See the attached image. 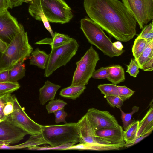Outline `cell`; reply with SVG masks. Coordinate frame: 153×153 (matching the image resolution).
Segmentation results:
<instances>
[{
    "instance_id": "26",
    "label": "cell",
    "mask_w": 153,
    "mask_h": 153,
    "mask_svg": "<svg viewBox=\"0 0 153 153\" xmlns=\"http://www.w3.org/2000/svg\"><path fill=\"white\" fill-rule=\"evenodd\" d=\"M20 87V85L18 82H0V96L11 94L19 89Z\"/></svg>"
},
{
    "instance_id": "44",
    "label": "cell",
    "mask_w": 153,
    "mask_h": 153,
    "mask_svg": "<svg viewBox=\"0 0 153 153\" xmlns=\"http://www.w3.org/2000/svg\"><path fill=\"white\" fill-rule=\"evenodd\" d=\"M8 45L0 38V51L1 53H2L5 51Z\"/></svg>"
},
{
    "instance_id": "11",
    "label": "cell",
    "mask_w": 153,
    "mask_h": 153,
    "mask_svg": "<svg viewBox=\"0 0 153 153\" xmlns=\"http://www.w3.org/2000/svg\"><path fill=\"white\" fill-rule=\"evenodd\" d=\"M21 24L6 10L0 13V38L9 45L19 32Z\"/></svg>"
},
{
    "instance_id": "19",
    "label": "cell",
    "mask_w": 153,
    "mask_h": 153,
    "mask_svg": "<svg viewBox=\"0 0 153 153\" xmlns=\"http://www.w3.org/2000/svg\"><path fill=\"white\" fill-rule=\"evenodd\" d=\"M48 57L49 54L37 48L32 51L28 59L30 65H35L40 68L45 69Z\"/></svg>"
},
{
    "instance_id": "43",
    "label": "cell",
    "mask_w": 153,
    "mask_h": 153,
    "mask_svg": "<svg viewBox=\"0 0 153 153\" xmlns=\"http://www.w3.org/2000/svg\"><path fill=\"white\" fill-rule=\"evenodd\" d=\"M112 43L113 46L117 49L119 50H122L123 49V46L120 41H117Z\"/></svg>"
},
{
    "instance_id": "10",
    "label": "cell",
    "mask_w": 153,
    "mask_h": 153,
    "mask_svg": "<svg viewBox=\"0 0 153 153\" xmlns=\"http://www.w3.org/2000/svg\"><path fill=\"white\" fill-rule=\"evenodd\" d=\"M93 129L96 131L102 128H114L119 125L115 117L109 111L92 108L86 114Z\"/></svg>"
},
{
    "instance_id": "16",
    "label": "cell",
    "mask_w": 153,
    "mask_h": 153,
    "mask_svg": "<svg viewBox=\"0 0 153 153\" xmlns=\"http://www.w3.org/2000/svg\"><path fill=\"white\" fill-rule=\"evenodd\" d=\"M60 87V85L48 80L45 81L43 86L39 90V99L40 104L43 105L48 101L53 100L57 91Z\"/></svg>"
},
{
    "instance_id": "3",
    "label": "cell",
    "mask_w": 153,
    "mask_h": 153,
    "mask_svg": "<svg viewBox=\"0 0 153 153\" xmlns=\"http://www.w3.org/2000/svg\"><path fill=\"white\" fill-rule=\"evenodd\" d=\"M33 51V48L29 42L27 33L21 24L19 32L1 53L0 72L9 70L20 62H24L28 59Z\"/></svg>"
},
{
    "instance_id": "46",
    "label": "cell",
    "mask_w": 153,
    "mask_h": 153,
    "mask_svg": "<svg viewBox=\"0 0 153 153\" xmlns=\"http://www.w3.org/2000/svg\"><path fill=\"white\" fill-rule=\"evenodd\" d=\"M1 53H1L0 51V58H1Z\"/></svg>"
},
{
    "instance_id": "15",
    "label": "cell",
    "mask_w": 153,
    "mask_h": 153,
    "mask_svg": "<svg viewBox=\"0 0 153 153\" xmlns=\"http://www.w3.org/2000/svg\"><path fill=\"white\" fill-rule=\"evenodd\" d=\"M150 108L145 116L139 121L137 133V137L152 133L153 130V105L152 100Z\"/></svg>"
},
{
    "instance_id": "31",
    "label": "cell",
    "mask_w": 153,
    "mask_h": 153,
    "mask_svg": "<svg viewBox=\"0 0 153 153\" xmlns=\"http://www.w3.org/2000/svg\"><path fill=\"white\" fill-rule=\"evenodd\" d=\"M137 37L144 39L147 42L153 39V23H151L144 27Z\"/></svg>"
},
{
    "instance_id": "18",
    "label": "cell",
    "mask_w": 153,
    "mask_h": 153,
    "mask_svg": "<svg viewBox=\"0 0 153 153\" xmlns=\"http://www.w3.org/2000/svg\"><path fill=\"white\" fill-rule=\"evenodd\" d=\"M72 38L68 35L55 32L52 38H46L36 42V45L48 44L51 48L62 45L69 42Z\"/></svg>"
},
{
    "instance_id": "23",
    "label": "cell",
    "mask_w": 153,
    "mask_h": 153,
    "mask_svg": "<svg viewBox=\"0 0 153 153\" xmlns=\"http://www.w3.org/2000/svg\"><path fill=\"white\" fill-rule=\"evenodd\" d=\"M153 58V39L147 42L146 45L139 58L136 60L141 69L146 62Z\"/></svg>"
},
{
    "instance_id": "40",
    "label": "cell",
    "mask_w": 153,
    "mask_h": 153,
    "mask_svg": "<svg viewBox=\"0 0 153 153\" xmlns=\"http://www.w3.org/2000/svg\"><path fill=\"white\" fill-rule=\"evenodd\" d=\"M11 8L9 0H0V13Z\"/></svg>"
},
{
    "instance_id": "14",
    "label": "cell",
    "mask_w": 153,
    "mask_h": 153,
    "mask_svg": "<svg viewBox=\"0 0 153 153\" xmlns=\"http://www.w3.org/2000/svg\"><path fill=\"white\" fill-rule=\"evenodd\" d=\"M122 127L114 128H102L95 131L96 135L110 142L112 144L125 143L123 137Z\"/></svg>"
},
{
    "instance_id": "30",
    "label": "cell",
    "mask_w": 153,
    "mask_h": 153,
    "mask_svg": "<svg viewBox=\"0 0 153 153\" xmlns=\"http://www.w3.org/2000/svg\"><path fill=\"white\" fill-rule=\"evenodd\" d=\"M75 144L73 143H68L62 144L59 146L51 147L50 146L39 147L38 146H33L29 147L27 148V149L30 150H65L68 149Z\"/></svg>"
},
{
    "instance_id": "8",
    "label": "cell",
    "mask_w": 153,
    "mask_h": 153,
    "mask_svg": "<svg viewBox=\"0 0 153 153\" xmlns=\"http://www.w3.org/2000/svg\"><path fill=\"white\" fill-rule=\"evenodd\" d=\"M13 112L5 120L25 131L28 134L32 135L41 134L42 125L36 123L29 117L14 95H13Z\"/></svg>"
},
{
    "instance_id": "41",
    "label": "cell",
    "mask_w": 153,
    "mask_h": 153,
    "mask_svg": "<svg viewBox=\"0 0 153 153\" xmlns=\"http://www.w3.org/2000/svg\"><path fill=\"white\" fill-rule=\"evenodd\" d=\"M10 81L9 70L3 71L0 72V82Z\"/></svg>"
},
{
    "instance_id": "33",
    "label": "cell",
    "mask_w": 153,
    "mask_h": 153,
    "mask_svg": "<svg viewBox=\"0 0 153 153\" xmlns=\"http://www.w3.org/2000/svg\"><path fill=\"white\" fill-rule=\"evenodd\" d=\"M139 67L135 58L131 59L129 64L127 65L126 72L128 73L131 76L135 78L139 73Z\"/></svg>"
},
{
    "instance_id": "5",
    "label": "cell",
    "mask_w": 153,
    "mask_h": 153,
    "mask_svg": "<svg viewBox=\"0 0 153 153\" xmlns=\"http://www.w3.org/2000/svg\"><path fill=\"white\" fill-rule=\"evenodd\" d=\"M41 133L44 139L51 147L70 142L76 144L80 140L77 123L42 125Z\"/></svg>"
},
{
    "instance_id": "1",
    "label": "cell",
    "mask_w": 153,
    "mask_h": 153,
    "mask_svg": "<svg viewBox=\"0 0 153 153\" xmlns=\"http://www.w3.org/2000/svg\"><path fill=\"white\" fill-rule=\"evenodd\" d=\"M89 18L109 35L127 42L136 34V21L125 5L119 0H84Z\"/></svg>"
},
{
    "instance_id": "34",
    "label": "cell",
    "mask_w": 153,
    "mask_h": 153,
    "mask_svg": "<svg viewBox=\"0 0 153 153\" xmlns=\"http://www.w3.org/2000/svg\"><path fill=\"white\" fill-rule=\"evenodd\" d=\"M108 103L112 107L119 109L123 105L124 101L118 96H105Z\"/></svg>"
},
{
    "instance_id": "25",
    "label": "cell",
    "mask_w": 153,
    "mask_h": 153,
    "mask_svg": "<svg viewBox=\"0 0 153 153\" xmlns=\"http://www.w3.org/2000/svg\"><path fill=\"white\" fill-rule=\"evenodd\" d=\"M147 42L144 39L137 37L135 39L132 51L134 58L136 60L139 58L145 49Z\"/></svg>"
},
{
    "instance_id": "48",
    "label": "cell",
    "mask_w": 153,
    "mask_h": 153,
    "mask_svg": "<svg viewBox=\"0 0 153 153\" xmlns=\"http://www.w3.org/2000/svg\"><path fill=\"white\" fill-rule=\"evenodd\" d=\"M2 120H0V122H1V121H2Z\"/></svg>"
},
{
    "instance_id": "21",
    "label": "cell",
    "mask_w": 153,
    "mask_h": 153,
    "mask_svg": "<svg viewBox=\"0 0 153 153\" xmlns=\"http://www.w3.org/2000/svg\"><path fill=\"white\" fill-rule=\"evenodd\" d=\"M86 88L85 85H71L62 89L59 95L66 98L75 100L79 97Z\"/></svg>"
},
{
    "instance_id": "42",
    "label": "cell",
    "mask_w": 153,
    "mask_h": 153,
    "mask_svg": "<svg viewBox=\"0 0 153 153\" xmlns=\"http://www.w3.org/2000/svg\"><path fill=\"white\" fill-rule=\"evenodd\" d=\"M11 8L21 5L25 0H9Z\"/></svg>"
},
{
    "instance_id": "17",
    "label": "cell",
    "mask_w": 153,
    "mask_h": 153,
    "mask_svg": "<svg viewBox=\"0 0 153 153\" xmlns=\"http://www.w3.org/2000/svg\"><path fill=\"white\" fill-rule=\"evenodd\" d=\"M44 144H48L44 139L41 133L38 134L31 135L27 141L21 144L14 145H4L0 146V149H20Z\"/></svg>"
},
{
    "instance_id": "38",
    "label": "cell",
    "mask_w": 153,
    "mask_h": 153,
    "mask_svg": "<svg viewBox=\"0 0 153 153\" xmlns=\"http://www.w3.org/2000/svg\"><path fill=\"white\" fill-rule=\"evenodd\" d=\"M150 134H148L142 136L137 137L133 140L127 143H125L124 147H125L128 148L133 145L137 144L139 142L145 137L149 136Z\"/></svg>"
},
{
    "instance_id": "24",
    "label": "cell",
    "mask_w": 153,
    "mask_h": 153,
    "mask_svg": "<svg viewBox=\"0 0 153 153\" xmlns=\"http://www.w3.org/2000/svg\"><path fill=\"white\" fill-rule=\"evenodd\" d=\"M139 122L138 120L132 121L126 130L123 131V140L125 143L130 142L137 137Z\"/></svg>"
},
{
    "instance_id": "47",
    "label": "cell",
    "mask_w": 153,
    "mask_h": 153,
    "mask_svg": "<svg viewBox=\"0 0 153 153\" xmlns=\"http://www.w3.org/2000/svg\"><path fill=\"white\" fill-rule=\"evenodd\" d=\"M2 95H3L0 96V97H1Z\"/></svg>"
},
{
    "instance_id": "35",
    "label": "cell",
    "mask_w": 153,
    "mask_h": 153,
    "mask_svg": "<svg viewBox=\"0 0 153 153\" xmlns=\"http://www.w3.org/2000/svg\"><path fill=\"white\" fill-rule=\"evenodd\" d=\"M14 105L13 95L11 94L6 102L3 109V114L5 118L11 114L13 111Z\"/></svg>"
},
{
    "instance_id": "2",
    "label": "cell",
    "mask_w": 153,
    "mask_h": 153,
    "mask_svg": "<svg viewBox=\"0 0 153 153\" xmlns=\"http://www.w3.org/2000/svg\"><path fill=\"white\" fill-rule=\"evenodd\" d=\"M29 4L28 12L36 20L45 16L49 22L63 24L68 22L73 15L64 0H25Z\"/></svg>"
},
{
    "instance_id": "6",
    "label": "cell",
    "mask_w": 153,
    "mask_h": 153,
    "mask_svg": "<svg viewBox=\"0 0 153 153\" xmlns=\"http://www.w3.org/2000/svg\"><path fill=\"white\" fill-rule=\"evenodd\" d=\"M79 45L73 38L67 43L51 48L46 63L44 75L47 77L60 67L65 65L76 55Z\"/></svg>"
},
{
    "instance_id": "28",
    "label": "cell",
    "mask_w": 153,
    "mask_h": 153,
    "mask_svg": "<svg viewBox=\"0 0 153 153\" xmlns=\"http://www.w3.org/2000/svg\"><path fill=\"white\" fill-rule=\"evenodd\" d=\"M67 103L60 99L50 101L46 106L48 114L54 113L66 106Z\"/></svg>"
},
{
    "instance_id": "13",
    "label": "cell",
    "mask_w": 153,
    "mask_h": 153,
    "mask_svg": "<svg viewBox=\"0 0 153 153\" xmlns=\"http://www.w3.org/2000/svg\"><path fill=\"white\" fill-rule=\"evenodd\" d=\"M27 134L26 131L6 120L0 122V140L9 145L19 143Z\"/></svg>"
},
{
    "instance_id": "22",
    "label": "cell",
    "mask_w": 153,
    "mask_h": 153,
    "mask_svg": "<svg viewBox=\"0 0 153 153\" xmlns=\"http://www.w3.org/2000/svg\"><path fill=\"white\" fill-rule=\"evenodd\" d=\"M25 66L24 61H21L9 70L10 81L17 82L25 75Z\"/></svg>"
},
{
    "instance_id": "27",
    "label": "cell",
    "mask_w": 153,
    "mask_h": 153,
    "mask_svg": "<svg viewBox=\"0 0 153 153\" xmlns=\"http://www.w3.org/2000/svg\"><path fill=\"white\" fill-rule=\"evenodd\" d=\"M98 88L105 96H118L116 85L112 84H100L98 86Z\"/></svg>"
},
{
    "instance_id": "32",
    "label": "cell",
    "mask_w": 153,
    "mask_h": 153,
    "mask_svg": "<svg viewBox=\"0 0 153 153\" xmlns=\"http://www.w3.org/2000/svg\"><path fill=\"white\" fill-rule=\"evenodd\" d=\"M117 89L118 96L124 101L129 99L135 92L125 86L117 85Z\"/></svg>"
},
{
    "instance_id": "12",
    "label": "cell",
    "mask_w": 153,
    "mask_h": 153,
    "mask_svg": "<svg viewBox=\"0 0 153 153\" xmlns=\"http://www.w3.org/2000/svg\"><path fill=\"white\" fill-rule=\"evenodd\" d=\"M79 134L80 143L84 144H111L108 141L97 136L85 114L77 122Z\"/></svg>"
},
{
    "instance_id": "20",
    "label": "cell",
    "mask_w": 153,
    "mask_h": 153,
    "mask_svg": "<svg viewBox=\"0 0 153 153\" xmlns=\"http://www.w3.org/2000/svg\"><path fill=\"white\" fill-rule=\"evenodd\" d=\"M108 76L107 79L112 84L116 85L125 80L124 71L121 66L115 65L108 67Z\"/></svg>"
},
{
    "instance_id": "36",
    "label": "cell",
    "mask_w": 153,
    "mask_h": 153,
    "mask_svg": "<svg viewBox=\"0 0 153 153\" xmlns=\"http://www.w3.org/2000/svg\"><path fill=\"white\" fill-rule=\"evenodd\" d=\"M108 76V67H102L97 70H95L91 77L95 79H107Z\"/></svg>"
},
{
    "instance_id": "7",
    "label": "cell",
    "mask_w": 153,
    "mask_h": 153,
    "mask_svg": "<svg viewBox=\"0 0 153 153\" xmlns=\"http://www.w3.org/2000/svg\"><path fill=\"white\" fill-rule=\"evenodd\" d=\"M99 60L98 54L91 46L80 59L76 63V68L71 85H85L88 84Z\"/></svg>"
},
{
    "instance_id": "39",
    "label": "cell",
    "mask_w": 153,
    "mask_h": 153,
    "mask_svg": "<svg viewBox=\"0 0 153 153\" xmlns=\"http://www.w3.org/2000/svg\"><path fill=\"white\" fill-rule=\"evenodd\" d=\"M141 69L144 71H152L153 70V58L145 62L142 65Z\"/></svg>"
},
{
    "instance_id": "4",
    "label": "cell",
    "mask_w": 153,
    "mask_h": 153,
    "mask_svg": "<svg viewBox=\"0 0 153 153\" xmlns=\"http://www.w3.org/2000/svg\"><path fill=\"white\" fill-rule=\"evenodd\" d=\"M80 22V29L89 42L95 46L104 54L111 58L120 56L125 52L123 49H116L103 30L89 18L86 17L82 19Z\"/></svg>"
},
{
    "instance_id": "9",
    "label": "cell",
    "mask_w": 153,
    "mask_h": 153,
    "mask_svg": "<svg viewBox=\"0 0 153 153\" xmlns=\"http://www.w3.org/2000/svg\"><path fill=\"white\" fill-rule=\"evenodd\" d=\"M133 15L140 29L152 20L153 0H122Z\"/></svg>"
},
{
    "instance_id": "45",
    "label": "cell",
    "mask_w": 153,
    "mask_h": 153,
    "mask_svg": "<svg viewBox=\"0 0 153 153\" xmlns=\"http://www.w3.org/2000/svg\"><path fill=\"white\" fill-rule=\"evenodd\" d=\"M4 145H9L6 142L0 140V146H1Z\"/></svg>"
},
{
    "instance_id": "29",
    "label": "cell",
    "mask_w": 153,
    "mask_h": 153,
    "mask_svg": "<svg viewBox=\"0 0 153 153\" xmlns=\"http://www.w3.org/2000/svg\"><path fill=\"white\" fill-rule=\"evenodd\" d=\"M119 109L121 112V117L123 123V128L125 130L132 122L131 119L132 116L134 113L138 111L139 107L136 106H133L132 108V111L129 113H124L121 108Z\"/></svg>"
},
{
    "instance_id": "37",
    "label": "cell",
    "mask_w": 153,
    "mask_h": 153,
    "mask_svg": "<svg viewBox=\"0 0 153 153\" xmlns=\"http://www.w3.org/2000/svg\"><path fill=\"white\" fill-rule=\"evenodd\" d=\"M53 113L55 116V122L56 124H58L60 122L67 123L65 118L67 116V113L64 111V108L55 111Z\"/></svg>"
}]
</instances>
